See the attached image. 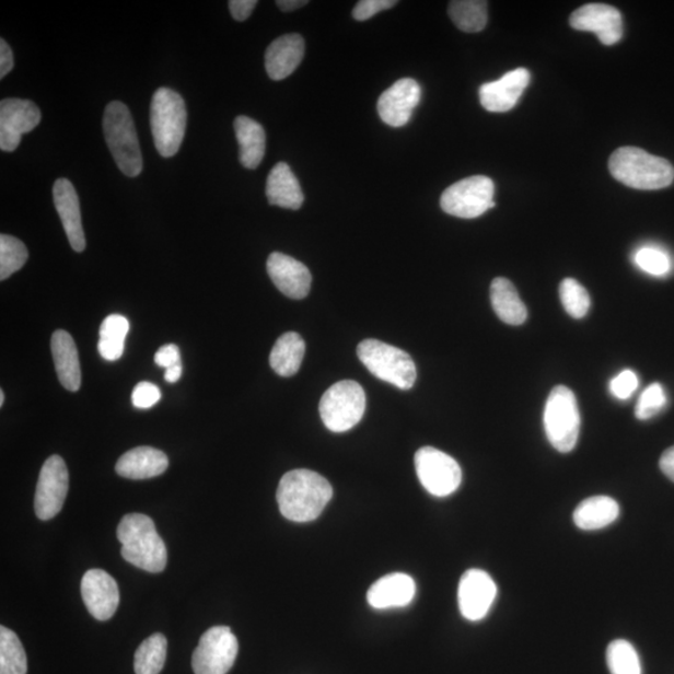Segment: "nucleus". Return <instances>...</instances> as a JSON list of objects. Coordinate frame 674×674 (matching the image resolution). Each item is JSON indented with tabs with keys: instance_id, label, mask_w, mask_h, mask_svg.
I'll return each mask as SVG.
<instances>
[{
	"instance_id": "f257e3e1",
	"label": "nucleus",
	"mask_w": 674,
	"mask_h": 674,
	"mask_svg": "<svg viewBox=\"0 0 674 674\" xmlns=\"http://www.w3.org/2000/svg\"><path fill=\"white\" fill-rule=\"evenodd\" d=\"M333 493V486L322 475L294 469L282 476L277 500L283 518L303 523L321 516Z\"/></svg>"
},
{
	"instance_id": "f03ea898",
	"label": "nucleus",
	"mask_w": 674,
	"mask_h": 674,
	"mask_svg": "<svg viewBox=\"0 0 674 674\" xmlns=\"http://www.w3.org/2000/svg\"><path fill=\"white\" fill-rule=\"evenodd\" d=\"M117 535L124 560L150 573L165 570L166 547L152 519L141 513L127 514L119 523Z\"/></svg>"
},
{
	"instance_id": "7ed1b4c3",
	"label": "nucleus",
	"mask_w": 674,
	"mask_h": 674,
	"mask_svg": "<svg viewBox=\"0 0 674 674\" xmlns=\"http://www.w3.org/2000/svg\"><path fill=\"white\" fill-rule=\"evenodd\" d=\"M609 172L615 179L638 190H659L674 181V167L666 159L635 147L616 150L609 158Z\"/></svg>"
},
{
	"instance_id": "20e7f679",
	"label": "nucleus",
	"mask_w": 674,
	"mask_h": 674,
	"mask_svg": "<svg viewBox=\"0 0 674 674\" xmlns=\"http://www.w3.org/2000/svg\"><path fill=\"white\" fill-rule=\"evenodd\" d=\"M106 144L120 172L129 177L138 176L143 171V156L130 111L121 102H112L106 106L103 119Z\"/></svg>"
},
{
	"instance_id": "39448f33",
	"label": "nucleus",
	"mask_w": 674,
	"mask_h": 674,
	"mask_svg": "<svg viewBox=\"0 0 674 674\" xmlns=\"http://www.w3.org/2000/svg\"><path fill=\"white\" fill-rule=\"evenodd\" d=\"M186 106L181 94L159 88L150 106V126L155 148L164 158H172L183 144L186 130Z\"/></svg>"
},
{
	"instance_id": "423d86ee",
	"label": "nucleus",
	"mask_w": 674,
	"mask_h": 674,
	"mask_svg": "<svg viewBox=\"0 0 674 674\" xmlns=\"http://www.w3.org/2000/svg\"><path fill=\"white\" fill-rule=\"evenodd\" d=\"M358 357L372 375L400 390H410L418 379L410 355L395 346L375 339L363 340L358 346Z\"/></svg>"
},
{
	"instance_id": "0eeeda50",
	"label": "nucleus",
	"mask_w": 674,
	"mask_h": 674,
	"mask_svg": "<svg viewBox=\"0 0 674 674\" xmlns=\"http://www.w3.org/2000/svg\"><path fill=\"white\" fill-rule=\"evenodd\" d=\"M544 423L547 439L558 452L567 454L578 445L580 410L578 400L569 387L563 385L554 387L547 398Z\"/></svg>"
},
{
	"instance_id": "6e6552de",
	"label": "nucleus",
	"mask_w": 674,
	"mask_h": 674,
	"mask_svg": "<svg viewBox=\"0 0 674 674\" xmlns=\"http://www.w3.org/2000/svg\"><path fill=\"white\" fill-rule=\"evenodd\" d=\"M318 410L327 429L333 432L349 431L365 414V392L357 381H340L324 394Z\"/></svg>"
},
{
	"instance_id": "1a4fd4ad",
	"label": "nucleus",
	"mask_w": 674,
	"mask_h": 674,
	"mask_svg": "<svg viewBox=\"0 0 674 674\" xmlns=\"http://www.w3.org/2000/svg\"><path fill=\"white\" fill-rule=\"evenodd\" d=\"M495 184L490 177L475 175L451 185L441 197V208L446 214L475 219L495 208Z\"/></svg>"
},
{
	"instance_id": "9d476101",
	"label": "nucleus",
	"mask_w": 674,
	"mask_h": 674,
	"mask_svg": "<svg viewBox=\"0 0 674 674\" xmlns=\"http://www.w3.org/2000/svg\"><path fill=\"white\" fill-rule=\"evenodd\" d=\"M415 467L423 489L437 498L456 492L463 481L456 460L434 448L426 446L416 452Z\"/></svg>"
},
{
	"instance_id": "9b49d317",
	"label": "nucleus",
	"mask_w": 674,
	"mask_h": 674,
	"mask_svg": "<svg viewBox=\"0 0 674 674\" xmlns=\"http://www.w3.org/2000/svg\"><path fill=\"white\" fill-rule=\"evenodd\" d=\"M237 651V638L232 629L211 627L201 636L193 653V671L195 674H226L234 666Z\"/></svg>"
},
{
	"instance_id": "f8f14e48",
	"label": "nucleus",
	"mask_w": 674,
	"mask_h": 674,
	"mask_svg": "<svg viewBox=\"0 0 674 674\" xmlns=\"http://www.w3.org/2000/svg\"><path fill=\"white\" fill-rule=\"evenodd\" d=\"M69 490V473L65 460L50 456L44 463L35 491V514L43 521L51 520L63 509Z\"/></svg>"
},
{
	"instance_id": "ddd939ff",
	"label": "nucleus",
	"mask_w": 674,
	"mask_h": 674,
	"mask_svg": "<svg viewBox=\"0 0 674 674\" xmlns=\"http://www.w3.org/2000/svg\"><path fill=\"white\" fill-rule=\"evenodd\" d=\"M42 113L31 101L9 100L0 103V149L12 153L20 147L22 137L39 126Z\"/></svg>"
},
{
	"instance_id": "4468645a",
	"label": "nucleus",
	"mask_w": 674,
	"mask_h": 674,
	"mask_svg": "<svg viewBox=\"0 0 674 674\" xmlns=\"http://www.w3.org/2000/svg\"><path fill=\"white\" fill-rule=\"evenodd\" d=\"M498 596V586L491 576L483 570H468L458 584V607L466 619L481 620L489 614Z\"/></svg>"
},
{
	"instance_id": "2eb2a0df",
	"label": "nucleus",
	"mask_w": 674,
	"mask_h": 674,
	"mask_svg": "<svg viewBox=\"0 0 674 674\" xmlns=\"http://www.w3.org/2000/svg\"><path fill=\"white\" fill-rule=\"evenodd\" d=\"M570 24L576 31L596 34L605 46H614L624 35L623 15L607 4L592 3L579 8L572 13Z\"/></svg>"
},
{
	"instance_id": "dca6fc26",
	"label": "nucleus",
	"mask_w": 674,
	"mask_h": 674,
	"mask_svg": "<svg viewBox=\"0 0 674 674\" xmlns=\"http://www.w3.org/2000/svg\"><path fill=\"white\" fill-rule=\"evenodd\" d=\"M421 97V88L411 78H404L381 94L377 102L380 118L390 127L400 128L410 121Z\"/></svg>"
},
{
	"instance_id": "f3484780",
	"label": "nucleus",
	"mask_w": 674,
	"mask_h": 674,
	"mask_svg": "<svg viewBox=\"0 0 674 674\" xmlns=\"http://www.w3.org/2000/svg\"><path fill=\"white\" fill-rule=\"evenodd\" d=\"M82 597L89 614L100 620L111 619L120 602L117 582L108 572L96 569L89 570L84 574Z\"/></svg>"
},
{
	"instance_id": "a211bd4d",
	"label": "nucleus",
	"mask_w": 674,
	"mask_h": 674,
	"mask_svg": "<svg viewBox=\"0 0 674 674\" xmlns=\"http://www.w3.org/2000/svg\"><path fill=\"white\" fill-rule=\"evenodd\" d=\"M266 269L274 286L283 295L290 299L301 300L309 295L312 288V272L303 263L286 254L272 253L269 256Z\"/></svg>"
},
{
	"instance_id": "6ab92c4d",
	"label": "nucleus",
	"mask_w": 674,
	"mask_h": 674,
	"mask_svg": "<svg viewBox=\"0 0 674 674\" xmlns=\"http://www.w3.org/2000/svg\"><path fill=\"white\" fill-rule=\"evenodd\" d=\"M53 199L58 211L70 246L77 253L85 251L86 242L82 223L81 202L74 185L66 177H60L53 186Z\"/></svg>"
},
{
	"instance_id": "aec40b11",
	"label": "nucleus",
	"mask_w": 674,
	"mask_h": 674,
	"mask_svg": "<svg viewBox=\"0 0 674 674\" xmlns=\"http://www.w3.org/2000/svg\"><path fill=\"white\" fill-rule=\"evenodd\" d=\"M531 81L527 69L519 68L506 73L499 81L480 88V102L487 112L506 113L514 108Z\"/></svg>"
},
{
	"instance_id": "412c9836",
	"label": "nucleus",
	"mask_w": 674,
	"mask_h": 674,
	"mask_svg": "<svg viewBox=\"0 0 674 674\" xmlns=\"http://www.w3.org/2000/svg\"><path fill=\"white\" fill-rule=\"evenodd\" d=\"M305 55V42L299 34L274 40L265 53V68L272 81H282L295 72Z\"/></svg>"
},
{
	"instance_id": "4be33fe9",
	"label": "nucleus",
	"mask_w": 674,
	"mask_h": 674,
	"mask_svg": "<svg viewBox=\"0 0 674 674\" xmlns=\"http://www.w3.org/2000/svg\"><path fill=\"white\" fill-rule=\"evenodd\" d=\"M415 581L406 573L384 576L370 588L368 602L376 609L405 607L415 597Z\"/></svg>"
},
{
	"instance_id": "5701e85b",
	"label": "nucleus",
	"mask_w": 674,
	"mask_h": 674,
	"mask_svg": "<svg viewBox=\"0 0 674 674\" xmlns=\"http://www.w3.org/2000/svg\"><path fill=\"white\" fill-rule=\"evenodd\" d=\"M168 466L167 456L154 448L141 446L124 454L115 466V472L130 480H148L164 474Z\"/></svg>"
},
{
	"instance_id": "b1692460",
	"label": "nucleus",
	"mask_w": 674,
	"mask_h": 674,
	"mask_svg": "<svg viewBox=\"0 0 674 674\" xmlns=\"http://www.w3.org/2000/svg\"><path fill=\"white\" fill-rule=\"evenodd\" d=\"M51 353L60 384L69 392H78L82 385V370L73 337L65 330L53 334Z\"/></svg>"
},
{
	"instance_id": "393cba45",
	"label": "nucleus",
	"mask_w": 674,
	"mask_h": 674,
	"mask_svg": "<svg viewBox=\"0 0 674 674\" xmlns=\"http://www.w3.org/2000/svg\"><path fill=\"white\" fill-rule=\"evenodd\" d=\"M266 197L270 206L299 210L304 204V193L294 173L287 163H279L271 168L266 182Z\"/></svg>"
},
{
	"instance_id": "a878e982",
	"label": "nucleus",
	"mask_w": 674,
	"mask_h": 674,
	"mask_svg": "<svg viewBox=\"0 0 674 674\" xmlns=\"http://www.w3.org/2000/svg\"><path fill=\"white\" fill-rule=\"evenodd\" d=\"M239 143V159L246 168H256L263 162L266 150L265 130L259 123L241 115L234 123Z\"/></svg>"
},
{
	"instance_id": "bb28decb",
	"label": "nucleus",
	"mask_w": 674,
	"mask_h": 674,
	"mask_svg": "<svg viewBox=\"0 0 674 674\" xmlns=\"http://www.w3.org/2000/svg\"><path fill=\"white\" fill-rule=\"evenodd\" d=\"M619 516V504L608 496H593L582 501L573 512L574 525L583 531L605 528Z\"/></svg>"
},
{
	"instance_id": "cd10ccee",
	"label": "nucleus",
	"mask_w": 674,
	"mask_h": 674,
	"mask_svg": "<svg viewBox=\"0 0 674 674\" xmlns=\"http://www.w3.org/2000/svg\"><path fill=\"white\" fill-rule=\"evenodd\" d=\"M490 294L495 313L504 324L518 326L526 322V305L510 280L496 278L491 283Z\"/></svg>"
},
{
	"instance_id": "c85d7f7f",
	"label": "nucleus",
	"mask_w": 674,
	"mask_h": 674,
	"mask_svg": "<svg viewBox=\"0 0 674 674\" xmlns=\"http://www.w3.org/2000/svg\"><path fill=\"white\" fill-rule=\"evenodd\" d=\"M306 345L299 334L287 333L275 342L270 353V367L279 376L290 377L298 374L305 357Z\"/></svg>"
},
{
	"instance_id": "c756f323",
	"label": "nucleus",
	"mask_w": 674,
	"mask_h": 674,
	"mask_svg": "<svg viewBox=\"0 0 674 674\" xmlns=\"http://www.w3.org/2000/svg\"><path fill=\"white\" fill-rule=\"evenodd\" d=\"M129 333V322L126 316L109 315L102 323L97 351L106 361H117L123 357L124 342Z\"/></svg>"
},
{
	"instance_id": "7c9ffc66",
	"label": "nucleus",
	"mask_w": 674,
	"mask_h": 674,
	"mask_svg": "<svg viewBox=\"0 0 674 674\" xmlns=\"http://www.w3.org/2000/svg\"><path fill=\"white\" fill-rule=\"evenodd\" d=\"M449 15L460 31L478 33L485 30L487 20V2L483 0H455L449 5Z\"/></svg>"
},
{
	"instance_id": "2f4dec72",
	"label": "nucleus",
	"mask_w": 674,
	"mask_h": 674,
	"mask_svg": "<svg viewBox=\"0 0 674 674\" xmlns=\"http://www.w3.org/2000/svg\"><path fill=\"white\" fill-rule=\"evenodd\" d=\"M167 641L164 635L154 634L139 646L135 655L136 674H159L166 660Z\"/></svg>"
},
{
	"instance_id": "473e14b6",
	"label": "nucleus",
	"mask_w": 674,
	"mask_h": 674,
	"mask_svg": "<svg viewBox=\"0 0 674 674\" xmlns=\"http://www.w3.org/2000/svg\"><path fill=\"white\" fill-rule=\"evenodd\" d=\"M28 663L24 647L11 629L0 627V674H26Z\"/></svg>"
},
{
	"instance_id": "72a5a7b5",
	"label": "nucleus",
	"mask_w": 674,
	"mask_h": 674,
	"mask_svg": "<svg viewBox=\"0 0 674 674\" xmlns=\"http://www.w3.org/2000/svg\"><path fill=\"white\" fill-rule=\"evenodd\" d=\"M607 666L611 674H642L640 655L626 640L611 642L607 649Z\"/></svg>"
},
{
	"instance_id": "f704fd0d",
	"label": "nucleus",
	"mask_w": 674,
	"mask_h": 674,
	"mask_svg": "<svg viewBox=\"0 0 674 674\" xmlns=\"http://www.w3.org/2000/svg\"><path fill=\"white\" fill-rule=\"evenodd\" d=\"M28 260V251L25 245L11 235L0 236V280L11 278L14 272L21 270Z\"/></svg>"
},
{
	"instance_id": "c9c22d12",
	"label": "nucleus",
	"mask_w": 674,
	"mask_h": 674,
	"mask_svg": "<svg viewBox=\"0 0 674 674\" xmlns=\"http://www.w3.org/2000/svg\"><path fill=\"white\" fill-rule=\"evenodd\" d=\"M560 298L567 314L572 317L582 318L589 313L590 294L578 280L565 279L560 286Z\"/></svg>"
},
{
	"instance_id": "e433bc0d",
	"label": "nucleus",
	"mask_w": 674,
	"mask_h": 674,
	"mask_svg": "<svg viewBox=\"0 0 674 674\" xmlns=\"http://www.w3.org/2000/svg\"><path fill=\"white\" fill-rule=\"evenodd\" d=\"M635 263L638 268L653 277H664L672 269L669 254L654 246L641 247L635 255Z\"/></svg>"
},
{
	"instance_id": "4c0bfd02",
	"label": "nucleus",
	"mask_w": 674,
	"mask_h": 674,
	"mask_svg": "<svg viewBox=\"0 0 674 674\" xmlns=\"http://www.w3.org/2000/svg\"><path fill=\"white\" fill-rule=\"evenodd\" d=\"M667 405V395L661 384H652L644 390L636 406V418L650 420L660 414Z\"/></svg>"
},
{
	"instance_id": "58836bf2",
	"label": "nucleus",
	"mask_w": 674,
	"mask_h": 674,
	"mask_svg": "<svg viewBox=\"0 0 674 674\" xmlns=\"http://www.w3.org/2000/svg\"><path fill=\"white\" fill-rule=\"evenodd\" d=\"M638 388V377L632 370H624L611 380L609 392L618 400H627Z\"/></svg>"
},
{
	"instance_id": "ea45409f",
	"label": "nucleus",
	"mask_w": 674,
	"mask_h": 674,
	"mask_svg": "<svg viewBox=\"0 0 674 674\" xmlns=\"http://www.w3.org/2000/svg\"><path fill=\"white\" fill-rule=\"evenodd\" d=\"M162 393L159 387L152 383H139L131 395V402L138 409H150L161 402Z\"/></svg>"
},
{
	"instance_id": "a19ab883",
	"label": "nucleus",
	"mask_w": 674,
	"mask_h": 674,
	"mask_svg": "<svg viewBox=\"0 0 674 674\" xmlns=\"http://www.w3.org/2000/svg\"><path fill=\"white\" fill-rule=\"evenodd\" d=\"M396 4L395 0H361L353 8L352 16L359 22L368 21L370 18L386 11V9H392Z\"/></svg>"
},
{
	"instance_id": "79ce46f5",
	"label": "nucleus",
	"mask_w": 674,
	"mask_h": 674,
	"mask_svg": "<svg viewBox=\"0 0 674 674\" xmlns=\"http://www.w3.org/2000/svg\"><path fill=\"white\" fill-rule=\"evenodd\" d=\"M154 361L158 367L165 370L182 363V355L179 348L176 345H164L155 353Z\"/></svg>"
},
{
	"instance_id": "37998d69",
	"label": "nucleus",
	"mask_w": 674,
	"mask_h": 674,
	"mask_svg": "<svg viewBox=\"0 0 674 674\" xmlns=\"http://www.w3.org/2000/svg\"><path fill=\"white\" fill-rule=\"evenodd\" d=\"M257 5L256 0H230L229 9L237 22H244L249 18Z\"/></svg>"
},
{
	"instance_id": "c03bdc74",
	"label": "nucleus",
	"mask_w": 674,
	"mask_h": 674,
	"mask_svg": "<svg viewBox=\"0 0 674 674\" xmlns=\"http://www.w3.org/2000/svg\"><path fill=\"white\" fill-rule=\"evenodd\" d=\"M14 57L11 47L4 39H0V78H4L12 72Z\"/></svg>"
},
{
	"instance_id": "a18cd8bd",
	"label": "nucleus",
	"mask_w": 674,
	"mask_h": 674,
	"mask_svg": "<svg viewBox=\"0 0 674 674\" xmlns=\"http://www.w3.org/2000/svg\"><path fill=\"white\" fill-rule=\"evenodd\" d=\"M660 467L662 473L674 483V446L663 452L660 460Z\"/></svg>"
},
{
	"instance_id": "49530a36",
	"label": "nucleus",
	"mask_w": 674,
	"mask_h": 674,
	"mask_svg": "<svg viewBox=\"0 0 674 674\" xmlns=\"http://www.w3.org/2000/svg\"><path fill=\"white\" fill-rule=\"evenodd\" d=\"M307 0H278L277 5L282 12H294L307 4Z\"/></svg>"
},
{
	"instance_id": "de8ad7c7",
	"label": "nucleus",
	"mask_w": 674,
	"mask_h": 674,
	"mask_svg": "<svg viewBox=\"0 0 674 674\" xmlns=\"http://www.w3.org/2000/svg\"><path fill=\"white\" fill-rule=\"evenodd\" d=\"M183 374V363H177V365L168 368L165 370V381L168 384H175L181 380Z\"/></svg>"
},
{
	"instance_id": "09e8293b",
	"label": "nucleus",
	"mask_w": 674,
	"mask_h": 674,
	"mask_svg": "<svg viewBox=\"0 0 674 674\" xmlns=\"http://www.w3.org/2000/svg\"><path fill=\"white\" fill-rule=\"evenodd\" d=\"M4 400H5V394L2 390V392H0V406L4 405Z\"/></svg>"
}]
</instances>
